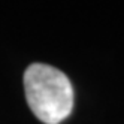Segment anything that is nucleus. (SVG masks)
<instances>
[{"label": "nucleus", "instance_id": "nucleus-1", "mask_svg": "<svg viewBox=\"0 0 124 124\" xmlns=\"http://www.w3.org/2000/svg\"><path fill=\"white\" fill-rule=\"evenodd\" d=\"M24 91L31 112L45 124L63 123L73 109V87L61 70L33 63L24 72Z\"/></svg>", "mask_w": 124, "mask_h": 124}]
</instances>
